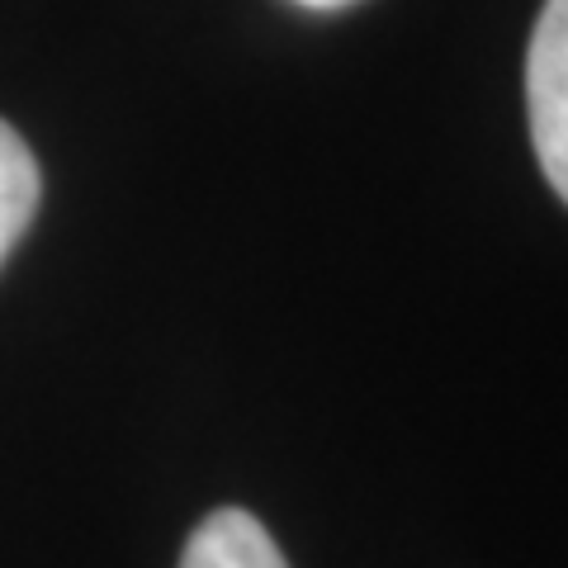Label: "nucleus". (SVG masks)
Returning <instances> with one entry per match:
<instances>
[{
    "mask_svg": "<svg viewBox=\"0 0 568 568\" xmlns=\"http://www.w3.org/2000/svg\"><path fill=\"white\" fill-rule=\"evenodd\" d=\"M39 162H33L29 142L0 119V265L14 252V242L24 237V227L39 213Z\"/></svg>",
    "mask_w": 568,
    "mask_h": 568,
    "instance_id": "3",
    "label": "nucleus"
},
{
    "mask_svg": "<svg viewBox=\"0 0 568 568\" xmlns=\"http://www.w3.org/2000/svg\"><path fill=\"white\" fill-rule=\"evenodd\" d=\"M526 110L545 181L568 204V0H545L530 33Z\"/></svg>",
    "mask_w": 568,
    "mask_h": 568,
    "instance_id": "1",
    "label": "nucleus"
},
{
    "mask_svg": "<svg viewBox=\"0 0 568 568\" xmlns=\"http://www.w3.org/2000/svg\"><path fill=\"white\" fill-rule=\"evenodd\" d=\"M181 568H290L252 511L223 507L194 526V536L181 555Z\"/></svg>",
    "mask_w": 568,
    "mask_h": 568,
    "instance_id": "2",
    "label": "nucleus"
},
{
    "mask_svg": "<svg viewBox=\"0 0 568 568\" xmlns=\"http://www.w3.org/2000/svg\"><path fill=\"white\" fill-rule=\"evenodd\" d=\"M294 6H304V10H346V6H355V0H294Z\"/></svg>",
    "mask_w": 568,
    "mask_h": 568,
    "instance_id": "4",
    "label": "nucleus"
}]
</instances>
